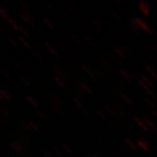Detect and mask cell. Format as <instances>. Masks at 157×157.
<instances>
[{"mask_svg":"<svg viewBox=\"0 0 157 157\" xmlns=\"http://www.w3.org/2000/svg\"><path fill=\"white\" fill-rule=\"evenodd\" d=\"M67 12H68V13H69L71 14V16H73L74 18L78 17V10H77L76 8L72 9L71 7H69L68 9H67Z\"/></svg>","mask_w":157,"mask_h":157,"instance_id":"cell-30","label":"cell"},{"mask_svg":"<svg viewBox=\"0 0 157 157\" xmlns=\"http://www.w3.org/2000/svg\"><path fill=\"white\" fill-rule=\"evenodd\" d=\"M1 113H2V117H5L7 119L9 118V113H8V112H7L4 108L1 109Z\"/></svg>","mask_w":157,"mask_h":157,"instance_id":"cell-49","label":"cell"},{"mask_svg":"<svg viewBox=\"0 0 157 157\" xmlns=\"http://www.w3.org/2000/svg\"><path fill=\"white\" fill-rule=\"evenodd\" d=\"M53 70H54V75L58 76V77H60V78H65L64 72L60 68L59 66L54 65V66H53Z\"/></svg>","mask_w":157,"mask_h":157,"instance_id":"cell-17","label":"cell"},{"mask_svg":"<svg viewBox=\"0 0 157 157\" xmlns=\"http://www.w3.org/2000/svg\"><path fill=\"white\" fill-rule=\"evenodd\" d=\"M10 147H12L16 152H18V153H23L24 148H23V146H22V144H20L19 142H10Z\"/></svg>","mask_w":157,"mask_h":157,"instance_id":"cell-9","label":"cell"},{"mask_svg":"<svg viewBox=\"0 0 157 157\" xmlns=\"http://www.w3.org/2000/svg\"><path fill=\"white\" fill-rule=\"evenodd\" d=\"M130 29H131L134 33H138V31H139V28H138V26L136 25V22H134L133 19H132L131 22H130Z\"/></svg>","mask_w":157,"mask_h":157,"instance_id":"cell-24","label":"cell"},{"mask_svg":"<svg viewBox=\"0 0 157 157\" xmlns=\"http://www.w3.org/2000/svg\"><path fill=\"white\" fill-rule=\"evenodd\" d=\"M62 147L63 148V150H64L67 153H69V154H72V153H73V152H72L71 148H70L69 146L67 145V144H65V143H62Z\"/></svg>","mask_w":157,"mask_h":157,"instance_id":"cell-39","label":"cell"},{"mask_svg":"<svg viewBox=\"0 0 157 157\" xmlns=\"http://www.w3.org/2000/svg\"><path fill=\"white\" fill-rule=\"evenodd\" d=\"M96 114H97V116L101 119V120H106V116H105V114L103 113V112H101L100 110H96Z\"/></svg>","mask_w":157,"mask_h":157,"instance_id":"cell-38","label":"cell"},{"mask_svg":"<svg viewBox=\"0 0 157 157\" xmlns=\"http://www.w3.org/2000/svg\"><path fill=\"white\" fill-rule=\"evenodd\" d=\"M141 80L147 84L149 87H151V88H152L153 87V82H151V80L149 78V77H147V76H144V75H142L141 76Z\"/></svg>","mask_w":157,"mask_h":157,"instance_id":"cell-22","label":"cell"},{"mask_svg":"<svg viewBox=\"0 0 157 157\" xmlns=\"http://www.w3.org/2000/svg\"><path fill=\"white\" fill-rule=\"evenodd\" d=\"M114 51L119 56L120 58H122V59H125L126 58V54H125V52H124V50H123V48H122V47L120 46V47H117V46H116V47H114Z\"/></svg>","mask_w":157,"mask_h":157,"instance_id":"cell-16","label":"cell"},{"mask_svg":"<svg viewBox=\"0 0 157 157\" xmlns=\"http://www.w3.org/2000/svg\"><path fill=\"white\" fill-rule=\"evenodd\" d=\"M125 143H126V145L128 146V147H129L131 150H132V151H136V150H137V144H136L134 142H132L131 139L125 138Z\"/></svg>","mask_w":157,"mask_h":157,"instance_id":"cell-18","label":"cell"},{"mask_svg":"<svg viewBox=\"0 0 157 157\" xmlns=\"http://www.w3.org/2000/svg\"><path fill=\"white\" fill-rule=\"evenodd\" d=\"M21 125L24 127L25 130H27V131H31V129H30V127H29V123H28V122H26V121H22V122H21Z\"/></svg>","mask_w":157,"mask_h":157,"instance_id":"cell-45","label":"cell"},{"mask_svg":"<svg viewBox=\"0 0 157 157\" xmlns=\"http://www.w3.org/2000/svg\"><path fill=\"white\" fill-rule=\"evenodd\" d=\"M92 157H101V156L98 155V154H96V153H95V154H93V155H92Z\"/></svg>","mask_w":157,"mask_h":157,"instance_id":"cell-54","label":"cell"},{"mask_svg":"<svg viewBox=\"0 0 157 157\" xmlns=\"http://www.w3.org/2000/svg\"><path fill=\"white\" fill-rule=\"evenodd\" d=\"M44 5H46L48 9H50V10H51V9H53V8H52V6H51L48 1H47V0H44Z\"/></svg>","mask_w":157,"mask_h":157,"instance_id":"cell-53","label":"cell"},{"mask_svg":"<svg viewBox=\"0 0 157 157\" xmlns=\"http://www.w3.org/2000/svg\"><path fill=\"white\" fill-rule=\"evenodd\" d=\"M132 120L136 122V124L143 131L145 132H148L149 131V128L147 127V125H146V123L144 121H142L140 118H138L137 117H132Z\"/></svg>","mask_w":157,"mask_h":157,"instance_id":"cell-7","label":"cell"},{"mask_svg":"<svg viewBox=\"0 0 157 157\" xmlns=\"http://www.w3.org/2000/svg\"><path fill=\"white\" fill-rule=\"evenodd\" d=\"M51 103L53 106V109H57V108H62L63 106V101L62 99L58 96H53L51 98Z\"/></svg>","mask_w":157,"mask_h":157,"instance_id":"cell-6","label":"cell"},{"mask_svg":"<svg viewBox=\"0 0 157 157\" xmlns=\"http://www.w3.org/2000/svg\"><path fill=\"white\" fill-rule=\"evenodd\" d=\"M1 73L4 75V77H6L7 78H10V75L9 73V71L5 68V67H1Z\"/></svg>","mask_w":157,"mask_h":157,"instance_id":"cell-43","label":"cell"},{"mask_svg":"<svg viewBox=\"0 0 157 157\" xmlns=\"http://www.w3.org/2000/svg\"><path fill=\"white\" fill-rule=\"evenodd\" d=\"M51 150L54 151V153H56L57 155H59V156H60V155H62V154H61V151H60V150H59L57 147H55V146H52V147H51Z\"/></svg>","mask_w":157,"mask_h":157,"instance_id":"cell-48","label":"cell"},{"mask_svg":"<svg viewBox=\"0 0 157 157\" xmlns=\"http://www.w3.org/2000/svg\"><path fill=\"white\" fill-rule=\"evenodd\" d=\"M119 73H120V75L125 78L126 81H128V82H132V75L127 70V69H125V68H120V70H119Z\"/></svg>","mask_w":157,"mask_h":157,"instance_id":"cell-8","label":"cell"},{"mask_svg":"<svg viewBox=\"0 0 157 157\" xmlns=\"http://www.w3.org/2000/svg\"><path fill=\"white\" fill-rule=\"evenodd\" d=\"M29 50L32 53V55L34 56V58H36L39 62H43V58H42V56H41V54H40V52L38 50H36L35 48H31Z\"/></svg>","mask_w":157,"mask_h":157,"instance_id":"cell-21","label":"cell"},{"mask_svg":"<svg viewBox=\"0 0 157 157\" xmlns=\"http://www.w3.org/2000/svg\"><path fill=\"white\" fill-rule=\"evenodd\" d=\"M18 31H19V32H21L22 34H23V36H25V37H29V31L27 30V29H26V28L20 26V27H19V29H18Z\"/></svg>","mask_w":157,"mask_h":157,"instance_id":"cell-35","label":"cell"},{"mask_svg":"<svg viewBox=\"0 0 157 157\" xmlns=\"http://www.w3.org/2000/svg\"><path fill=\"white\" fill-rule=\"evenodd\" d=\"M81 67H82V69L88 75V77L89 78H91L93 81H96V78H95V75H94V73L92 72V70L89 68V67H87L85 64H83V63H81Z\"/></svg>","mask_w":157,"mask_h":157,"instance_id":"cell-13","label":"cell"},{"mask_svg":"<svg viewBox=\"0 0 157 157\" xmlns=\"http://www.w3.org/2000/svg\"><path fill=\"white\" fill-rule=\"evenodd\" d=\"M151 114L157 119V111H156L155 109H151Z\"/></svg>","mask_w":157,"mask_h":157,"instance_id":"cell-51","label":"cell"},{"mask_svg":"<svg viewBox=\"0 0 157 157\" xmlns=\"http://www.w3.org/2000/svg\"><path fill=\"white\" fill-rule=\"evenodd\" d=\"M42 155L44 157H52V155L48 152V151H42Z\"/></svg>","mask_w":157,"mask_h":157,"instance_id":"cell-50","label":"cell"},{"mask_svg":"<svg viewBox=\"0 0 157 157\" xmlns=\"http://www.w3.org/2000/svg\"><path fill=\"white\" fill-rule=\"evenodd\" d=\"M43 22H44V25H46L48 29H54V25H53V23H51V21H49L48 18L43 17Z\"/></svg>","mask_w":157,"mask_h":157,"instance_id":"cell-33","label":"cell"},{"mask_svg":"<svg viewBox=\"0 0 157 157\" xmlns=\"http://www.w3.org/2000/svg\"><path fill=\"white\" fill-rule=\"evenodd\" d=\"M0 98L2 100H7V101H10L12 100V97H10V93L7 90H5V89H2L0 91Z\"/></svg>","mask_w":157,"mask_h":157,"instance_id":"cell-14","label":"cell"},{"mask_svg":"<svg viewBox=\"0 0 157 157\" xmlns=\"http://www.w3.org/2000/svg\"><path fill=\"white\" fill-rule=\"evenodd\" d=\"M44 46L47 47V48L48 49V51L50 52L51 55H53L55 58H59V54H58L57 50H56V49L54 48V47L52 46V44H51L50 43H48V42H44Z\"/></svg>","mask_w":157,"mask_h":157,"instance_id":"cell-11","label":"cell"},{"mask_svg":"<svg viewBox=\"0 0 157 157\" xmlns=\"http://www.w3.org/2000/svg\"><path fill=\"white\" fill-rule=\"evenodd\" d=\"M83 38H84V40L87 42V44H89V46H91V47H95L96 46V44H95V42L90 38V37H89V36H87V35H83Z\"/></svg>","mask_w":157,"mask_h":157,"instance_id":"cell-36","label":"cell"},{"mask_svg":"<svg viewBox=\"0 0 157 157\" xmlns=\"http://www.w3.org/2000/svg\"><path fill=\"white\" fill-rule=\"evenodd\" d=\"M92 23H93V25L96 27L97 30H98V31H101V30L103 29V27H102L101 23H100V22H99L98 19H96V18H93V19H92Z\"/></svg>","mask_w":157,"mask_h":157,"instance_id":"cell-23","label":"cell"},{"mask_svg":"<svg viewBox=\"0 0 157 157\" xmlns=\"http://www.w3.org/2000/svg\"><path fill=\"white\" fill-rule=\"evenodd\" d=\"M7 39H8V41H9V42L10 43V44H13V47H15V48H16V47L18 46L17 42H16V41H15V40H14V39H13V38L12 37V36H7Z\"/></svg>","mask_w":157,"mask_h":157,"instance_id":"cell-41","label":"cell"},{"mask_svg":"<svg viewBox=\"0 0 157 157\" xmlns=\"http://www.w3.org/2000/svg\"><path fill=\"white\" fill-rule=\"evenodd\" d=\"M145 69L150 73V75L152 78H154V80L157 81V72L155 71V69L153 68L151 65H150V64H145Z\"/></svg>","mask_w":157,"mask_h":157,"instance_id":"cell-15","label":"cell"},{"mask_svg":"<svg viewBox=\"0 0 157 157\" xmlns=\"http://www.w3.org/2000/svg\"><path fill=\"white\" fill-rule=\"evenodd\" d=\"M121 47H122V48H123V50H124V52H125L126 55H128V56H132V50H131L130 48H128L126 46H121Z\"/></svg>","mask_w":157,"mask_h":157,"instance_id":"cell-44","label":"cell"},{"mask_svg":"<svg viewBox=\"0 0 157 157\" xmlns=\"http://www.w3.org/2000/svg\"><path fill=\"white\" fill-rule=\"evenodd\" d=\"M19 78H20V81L23 82L26 86H28V87H29L30 86V83H29V81L28 80V78L25 77V76H23V75H21L20 77H19Z\"/></svg>","mask_w":157,"mask_h":157,"instance_id":"cell-37","label":"cell"},{"mask_svg":"<svg viewBox=\"0 0 157 157\" xmlns=\"http://www.w3.org/2000/svg\"><path fill=\"white\" fill-rule=\"evenodd\" d=\"M34 114H35L36 117H39L40 119H42V120H44V118H46V117H44V115L43 114V112L40 111V110H35V111H34Z\"/></svg>","mask_w":157,"mask_h":157,"instance_id":"cell-40","label":"cell"},{"mask_svg":"<svg viewBox=\"0 0 157 157\" xmlns=\"http://www.w3.org/2000/svg\"><path fill=\"white\" fill-rule=\"evenodd\" d=\"M98 60H99V62H100V63H101L106 69H111V65L109 64V63H108V61L103 57V56H98Z\"/></svg>","mask_w":157,"mask_h":157,"instance_id":"cell-20","label":"cell"},{"mask_svg":"<svg viewBox=\"0 0 157 157\" xmlns=\"http://www.w3.org/2000/svg\"><path fill=\"white\" fill-rule=\"evenodd\" d=\"M121 98H123V100H124L125 102H127L128 104H130V105H132V100L131 99V98L128 96V95H126V94H124V93H121Z\"/></svg>","mask_w":157,"mask_h":157,"instance_id":"cell-32","label":"cell"},{"mask_svg":"<svg viewBox=\"0 0 157 157\" xmlns=\"http://www.w3.org/2000/svg\"><path fill=\"white\" fill-rule=\"evenodd\" d=\"M76 83H77L78 87L80 88V90H82V91H83V92H85V93H87L89 95H93L92 89L89 87L87 84H85L83 82H76Z\"/></svg>","mask_w":157,"mask_h":157,"instance_id":"cell-5","label":"cell"},{"mask_svg":"<svg viewBox=\"0 0 157 157\" xmlns=\"http://www.w3.org/2000/svg\"><path fill=\"white\" fill-rule=\"evenodd\" d=\"M19 16L20 18L23 20L25 23H27L28 25H30V26H34V19H33L32 15H31V13H22L20 12L19 13Z\"/></svg>","mask_w":157,"mask_h":157,"instance_id":"cell-2","label":"cell"},{"mask_svg":"<svg viewBox=\"0 0 157 157\" xmlns=\"http://www.w3.org/2000/svg\"><path fill=\"white\" fill-rule=\"evenodd\" d=\"M28 123H29V127H30L31 131L39 132V127L37 126V124H36L35 122H33V121H31V120H29V121H28Z\"/></svg>","mask_w":157,"mask_h":157,"instance_id":"cell-29","label":"cell"},{"mask_svg":"<svg viewBox=\"0 0 157 157\" xmlns=\"http://www.w3.org/2000/svg\"><path fill=\"white\" fill-rule=\"evenodd\" d=\"M112 14V16H113V18L114 19H116L117 22H120V21H122V18H121V16L117 13H116V12H113L111 13Z\"/></svg>","mask_w":157,"mask_h":157,"instance_id":"cell-42","label":"cell"},{"mask_svg":"<svg viewBox=\"0 0 157 157\" xmlns=\"http://www.w3.org/2000/svg\"><path fill=\"white\" fill-rule=\"evenodd\" d=\"M138 7H139V10L144 13V15H146V16L150 15V13H151V8H150L149 4L147 2H144V1L139 2Z\"/></svg>","mask_w":157,"mask_h":157,"instance_id":"cell-4","label":"cell"},{"mask_svg":"<svg viewBox=\"0 0 157 157\" xmlns=\"http://www.w3.org/2000/svg\"><path fill=\"white\" fill-rule=\"evenodd\" d=\"M143 120H144V122L146 123V125H147V127H148L149 129H151V131L157 132V128H156L155 124L153 123V121H151V120L149 117H143Z\"/></svg>","mask_w":157,"mask_h":157,"instance_id":"cell-10","label":"cell"},{"mask_svg":"<svg viewBox=\"0 0 157 157\" xmlns=\"http://www.w3.org/2000/svg\"><path fill=\"white\" fill-rule=\"evenodd\" d=\"M53 80L54 82L57 83L59 86H61L62 88H64L65 87V84H64V82H63V78L58 77V76H56V75H53Z\"/></svg>","mask_w":157,"mask_h":157,"instance_id":"cell-19","label":"cell"},{"mask_svg":"<svg viewBox=\"0 0 157 157\" xmlns=\"http://www.w3.org/2000/svg\"><path fill=\"white\" fill-rule=\"evenodd\" d=\"M71 38L77 43V44H81V41H80V39H78V37L76 35V34H74V33H73V34H71Z\"/></svg>","mask_w":157,"mask_h":157,"instance_id":"cell-46","label":"cell"},{"mask_svg":"<svg viewBox=\"0 0 157 157\" xmlns=\"http://www.w3.org/2000/svg\"><path fill=\"white\" fill-rule=\"evenodd\" d=\"M27 99H28V101L34 107V108H37L38 107V103L36 102V100L34 99V98H32L31 96H27Z\"/></svg>","mask_w":157,"mask_h":157,"instance_id":"cell-31","label":"cell"},{"mask_svg":"<svg viewBox=\"0 0 157 157\" xmlns=\"http://www.w3.org/2000/svg\"><path fill=\"white\" fill-rule=\"evenodd\" d=\"M132 19L134 20V22H136V25L138 26L139 29L144 30L145 32H147L148 34H152V33H153L152 29L147 23H146V22H144L141 18H139V17H133Z\"/></svg>","mask_w":157,"mask_h":157,"instance_id":"cell-1","label":"cell"},{"mask_svg":"<svg viewBox=\"0 0 157 157\" xmlns=\"http://www.w3.org/2000/svg\"><path fill=\"white\" fill-rule=\"evenodd\" d=\"M136 144H137L138 147H139L140 149H142L144 151H146V152H150L151 147H150V144L148 143L147 140H145V139L142 138L141 136H138L137 141H136Z\"/></svg>","mask_w":157,"mask_h":157,"instance_id":"cell-3","label":"cell"},{"mask_svg":"<svg viewBox=\"0 0 157 157\" xmlns=\"http://www.w3.org/2000/svg\"><path fill=\"white\" fill-rule=\"evenodd\" d=\"M104 107H105V110L108 112V113H109L110 115H112V116H116V115H117V113H116V111H115V109H114V107H113V106L105 105Z\"/></svg>","mask_w":157,"mask_h":157,"instance_id":"cell-34","label":"cell"},{"mask_svg":"<svg viewBox=\"0 0 157 157\" xmlns=\"http://www.w3.org/2000/svg\"><path fill=\"white\" fill-rule=\"evenodd\" d=\"M114 107V109H115V111H116V113H117V115H118V116H121V117H125V113H124V111H123L118 105H114L113 106Z\"/></svg>","mask_w":157,"mask_h":157,"instance_id":"cell-28","label":"cell"},{"mask_svg":"<svg viewBox=\"0 0 157 157\" xmlns=\"http://www.w3.org/2000/svg\"><path fill=\"white\" fill-rule=\"evenodd\" d=\"M151 48H152V50L157 54V44H151Z\"/></svg>","mask_w":157,"mask_h":157,"instance_id":"cell-52","label":"cell"},{"mask_svg":"<svg viewBox=\"0 0 157 157\" xmlns=\"http://www.w3.org/2000/svg\"><path fill=\"white\" fill-rule=\"evenodd\" d=\"M72 100L74 101V103L78 106V108L82 112L83 115H87V111H86V109L84 108V106L82 105V103L81 102V100H80V99H78L77 98L73 97V98H72Z\"/></svg>","mask_w":157,"mask_h":157,"instance_id":"cell-12","label":"cell"},{"mask_svg":"<svg viewBox=\"0 0 157 157\" xmlns=\"http://www.w3.org/2000/svg\"><path fill=\"white\" fill-rule=\"evenodd\" d=\"M144 100H145V102L148 104V106H150L151 108H156V104L154 102V100L151 99L150 97H145L144 98Z\"/></svg>","mask_w":157,"mask_h":157,"instance_id":"cell-25","label":"cell"},{"mask_svg":"<svg viewBox=\"0 0 157 157\" xmlns=\"http://www.w3.org/2000/svg\"><path fill=\"white\" fill-rule=\"evenodd\" d=\"M15 66L17 67V68L20 70V71H25V67H24V65L23 64H21L20 63H15Z\"/></svg>","mask_w":157,"mask_h":157,"instance_id":"cell-47","label":"cell"},{"mask_svg":"<svg viewBox=\"0 0 157 157\" xmlns=\"http://www.w3.org/2000/svg\"><path fill=\"white\" fill-rule=\"evenodd\" d=\"M0 15H1V17L3 18V19H5L6 21H8L10 17L9 16V13H8V12L7 10L3 8V7H1L0 8Z\"/></svg>","mask_w":157,"mask_h":157,"instance_id":"cell-27","label":"cell"},{"mask_svg":"<svg viewBox=\"0 0 157 157\" xmlns=\"http://www.w3.org/2000/svg\"><path fill=\"white\" fill-rule=\"evenodd\" d=\"M17 38H18V41H19L22 44H23V46H24L25 48H29V49L31 48V47L29 46V44L28 43V41H27L23 36H18Z\"/></svg>","mask_w":157,"mask_h":157,"instance_id":"cell-26","label":"cell"}]
</instances>
